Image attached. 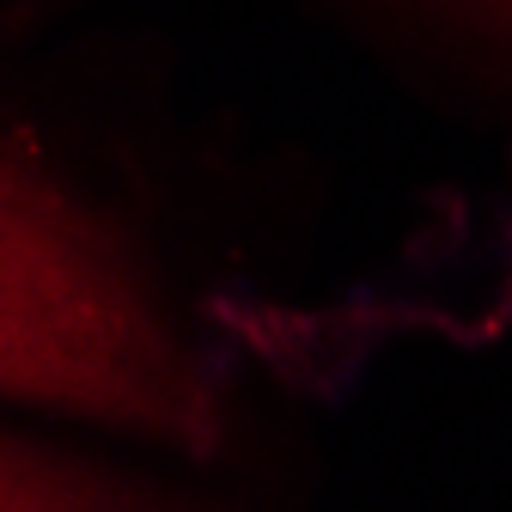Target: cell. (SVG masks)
Masks as SVG:
<instances>
[{
	"instance_id": "6da1fadb",
	"label": "cell",
	"mask_w": 512,
	"mask_h": 512,
	"mask_svg": "<svg viewBox=\"0 0 512 512\" xmlns=\"http://www.w3.org/2000/svg\"><path fill=\"white\" fill-rule=\"evenodd\" d=\"M7 391L165 433L202 415L110 244L25 159L7 165Z\"/></svg>"
},
{
	"instance_id": "7a4b0ae2",
	"label": "cell",
	"mask_w": 512,
	"mask_h": 512,
	"mask_svg": "<svg viewBox=\"0 0 512 512\" xmlns=\"http://www.w3.org/2000/svg\"><path fill=\"white\" fill-rule=\"evenodd\" d=\"M500 7H512V0H500Z\"/></svg>"
}]
</instances>
